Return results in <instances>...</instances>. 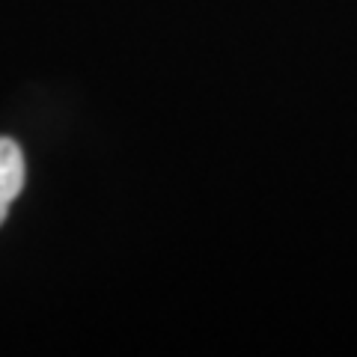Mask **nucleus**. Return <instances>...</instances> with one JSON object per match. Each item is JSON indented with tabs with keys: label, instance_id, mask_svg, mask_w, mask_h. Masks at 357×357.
Returning a JSON list of instances; mask_svg holds the SVG:
<instances>
[{
	"label": "nucleus",
	"instance_id": "nucleus-1",
	"mask_svg": "<svg viewBox=\"0 0 357 357\" xmlns=\"http://www.w3.org/2000/svg\"><path fill=\"white\" fill-rule=\"evenodd\" d=\"M24 155H21L18 143L9 137H0V227L9 215V208L18 199L21 188H24Z\"/></svg>",
	"mask_w": 357,
	"mask_h": 357
}]
</instances>
